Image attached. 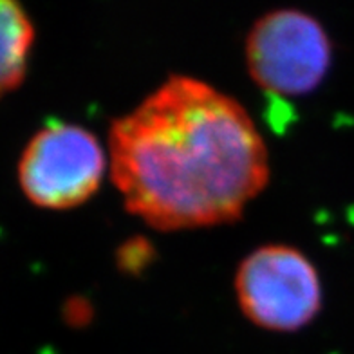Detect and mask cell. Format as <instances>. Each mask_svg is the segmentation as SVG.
Segmentation results:
<instances>
[{"instance_id": "cell-1", "label": "cell", "mask_w": 354, "mask_h": 354, "mask_svg": "<svg viewBox=\"0 0 354 354\" xmlns=\"http://www.w3.org/2000/svg\"><path fill=\"white\" fill-rule=\"evenodd\" d=\"M112 181L127 210L161 232L239 219L270 179L264 138L235 98L170 76L109 134Z\"/></svg>"}, {"instance_id": "cell-2", "label": "cell", "mask_w": 354, "mask_h": 354, "mask_svg": "<svg viewBox=\"0 0 354 354\" xmlns=\"http://www.w3.org/2000/svg\"><path fill=\"white\" fill-rule=\"evenodd\" d=\"M233 286L244 317L266 331H299L322 308L317 268L300 250L286 244L253 250L239 264Z\"/></svg>"}, {"instance_id": "cell-3", "label": "cell", "mask_w": 354, "mask_h": 354, "mask_svg": "<svg viewBox=\"0 0 354 354\" xmlns=\"http://www.w3.org/2000/svg\"><path fill=\"white\" fill-rule=\"evenodd\" d=\"M246 66L264 93L297 98L313 93L331 67L333 46L315 17L279 10L253 24L246 37Z\"/></svg>"}, {"instance_id": "cell-4", "label": "cell", "mask_w": 354, "mask_h": 354, "mask_svg": "<svg viewBox=\"0 0 354 354\" xmlns=\"http://www.w3.org/2000/svg\"><path fill=\"white\" fill-rule=\"evenodd\" d=\"M107 154L98 138L75 123L53 122L33 136L19 165L24 194L47 210H69L98 192Z\"/></svg>"}, {"instance_id": "cell-5", "label": "cell", "mask_w": 354, "mask_h": 354, "mask_svg": "<svg viewBox=\"0 0 354 354\" xmlns=\"http://www.w3.org/2000/svg\"><path fill=\"white\" fill-rule=\"evenodd\" d=\"M33 40V24L26 11L0 0V98L22 84Z\"/></svg>"}]
</instances>
